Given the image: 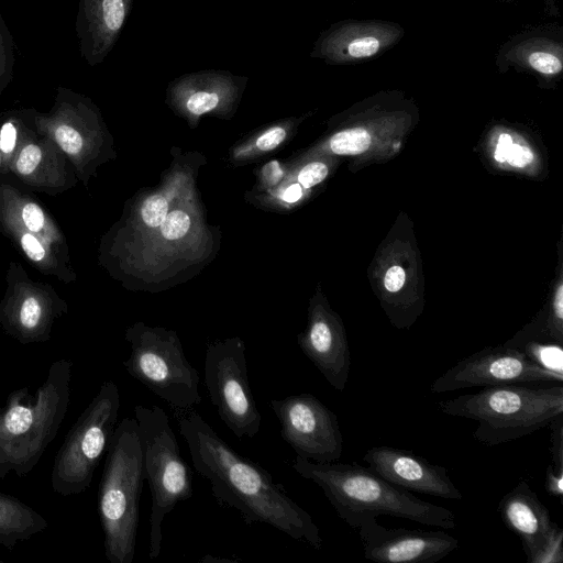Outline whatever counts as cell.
Listing matches in <instances>:
<instances>
[{"instance_id":"cell-1","label":"cell","mask_w":563,"mask_h":563,"mask_svg":"<svg viewBox=\"0 0 563 563\" xmlns=\"http://www.w3.org/2000/svg\"><path fill=\"white\" fill-rule=\"evenodd\" d=\"M195 470L210 483L222 507L235 509L251 526L266 523L316 550L322 547L318 526L271 473L239 454L196 411L179 420Z\"/></svg>"},{"instance_id":"cell-2","label":"cell","mask_w":563,"mask_h":563,"mask_svg":"<svg viewBox=\"0 0 563 563\" xmlns=\"http://www.w3.org/2000/svg\"><path fill=\"white\" fill-rule=\"evenodd\" d=\"M291 467L317 484L338 516L354 529L380 515L455 528V515L450 509L424 501L356 463H317L297 455Z\"/></svg>"},{"instance_id":"cell-3","label":"cell","mask_w":563,"mask_h":563,"mask_svg":"<svg viewBox=\"0 0 563 563\" xmlns=\"http://www.w3.org/2000/svg\"><path fill=\"white\" fill-rule=\"evenodd\" d=\"M71 371V361L57 360L34 394L21 387L0 406V478L26 476L55 439L70 401Z\"/></svg>"},{"instance_id":"cell-4","label":"cell","mask_w":563,"mask_h":563,"mask_svg":"<svg viewBox=\"0 0 563 563\" xmlns=\"http://www.w3.org/2000/svg\"><path fill=\"white\" fill-rule=\"evenodd\" d=\"M143 481L139 424L135 418H123L109 442L98 490L104 554L110 563L134 560Z\"/></svg>"},{"instance_id":"cell-5","label":"cell","mask_w":563,"mask_h":563,"mask_svg":"<svg viewBox=\"0 0 563 563\" xmlns=\"http://www.w3.org/2000/svg\"><path fill=\"white\" fill-rule=\"evenodd\" d=\"M438 407L444 415L477 421L474 438L498 445L531 434L563 416V386H492L440 401Z\"/></svg>"},{"instance_id":"cell-6","label":"cell","mask_w":563,"mask_h":563,"mask_svg":"<svg viewBox=\"0 0 563 563\" xmlns=\"http://www.w3.org/2000/svg\"><path fill=\"white\" fill-rule=\"evenodd\" d=\"M134 416L140 429L144 479L152 498L148 558L154 560L162 551L165 516L192 496V472L161 407L136 405Z\"/></svg>"},{"instance_id":"cell-7","label":"cell","mask_w":563,"mask_h":563,"mask_svg":"<svg viewBox=\"0 0 563 563\" xmlns=\"http://www.w3.org/2000/svg\"><path fill=\"white\" fill-rule=\"evenodd\" d=\"M120 391L112 380L99 391L66 434L51 473L53 490L62 496L84 493L118 423Z\"/></svg>"},{"instance_id":"cell-8","label":"cell","mask_w":563,"mask_h":563,"mask_svg":"<svg viewBox=\"0 0 563 563\" xmlns=\"http://www.w3.org/2000/svg\"><path fill=\"white\" fill-rule=\"evenodd\" d=\"M131 355L122 362L126 372L176 412L201 404L199 374L173 334L133 330L128 335Z\"/></svg>"},{"instance_id":"cell-9","label":"cell","mask_w":563,"mask_h":563,"mask_svg":"<svg viewBox=\"0 0 563 563\" xmlns=\"http://www.w3.org/2000/svg\"><path fill=\"white\" fill-rule=\"evenodd\" d=\"M205 384L222 422L239 439L254 438L262 416L249 382L245 346L239 339L211 344L205 356Z\"/></svg>"},{"instance_id":"cell-10","label":"cell","mask_w":563,"mask_h":563,"mask_svg":"<svg viewBox=\"0 0 563 563\" xmlns=\"http://www.w3.org/2000/svg\"><path fill=\"white\" fill-rule=\"evenodd\" d=\"M269 407L279 421L282 438L297 455L317 463L341 457L343 437L338 417L314 395L272 399Z\"/></svg>"},{"instance_id":"cell-11","label":"cell","mask_w":563,"mask_h":563,"mask_svg":"<svg viewBox=\"0 0 563 563\" xmlns=\"http://www.w3.org/2000/svg\"><path fill=\"white\" fill-rule=\"evenodd\" d=\"M536 382L562 383L563 374L536 364L519 347H488L459 361L435 378V394L472 387H492Z\"/></svg>"},{"instance_id":"cell-12","label":"cell","mask_w":563,"mask_h":563,"mask_svg":"<svg viewBox=\"0 0 563 563\" xmlns=\"http://www.w3.org/2000/svg\"><path fill=\"white\" fill-rule=\"evenodd\" d=\"M497 511L520 538L528 563L563 562V529L551 520L548 508L526 481L500 499Z\"/></svg>"},{"instance_id":"cell-13","label":"cell","mask_w":563,"mask_h":563,"mask_svg":"<svg viewBox=\"0 0 563 563\" xmlns=\"http://www.w3.org/2000/svg\"><path fill=\"white\" fill-rule=\"evenodd\" d=\"M364 558L377 563H434L459 548V540L444 531L385 528L377 518L357 528Z\"/></svg>"},{"instance_id":"cell-14","label":"cell","mask_w":563,"mask_h":563,"mask_svg":"<svg viewBox=\"0 0 563 563\" xmlns=\"http://www.w3.org/2000/svg\"><path fill=\"white\" fill-rule=\"evenodd\" d=\"M404 34V27L390 21L344 20L319 35L311 57L331 65L356 64L387 52Z\"/></svg>"},{"instance_id":"cell-15","label":"cell","mask_w":563,"mask_h":563,"mask_svg":"<svg viewBox=\"0 0 563 563\" xmlns=\"http://www.w3.org/2000/svg\"><path fill=\"white\" fill-rule=\"evenodd\" d=\"M367 468L388 483L406 490L444 499L461 500L462 493L442 465L391 446H374L363 456Z\"/></svg>"},{"instance_id":"cell-16","label":"cell","mask_w":563,"mask_h":563,"mask_svg":"<svg viewBox=\"0 0 563 563\" xmlns=\"http://www.w3.org/2000/svg\"><path fill=\"white\" fill-rule=\"evenodd\" d=\"M134 0H79L75 30L80 56L101 64L115 45Z\"/></svg>"},{"instance_id":"cell-17","label":"cell","mask_w":563,"mask_h":563,"mask_svg":"<svg viewBox=\"0 0 563 563\" xmlns=\"http://www.w3.org/2000/svg\"><path fill=\"white\" fill-rule=\"evenodd\" d=\"M496 64L503 73L515 69L552 81L563 71V44L543 31L517 34L501 46Z\"/></svg>"},{"instance_id":"cell-18","label":"cell","mask_w":563,"mask_h":563,"mask_svg":"<svg viewBox=\"0 0 563 563\" xmlns=\"http://www.w3.org/2000/svg\"><path fill=\"white\" fill-rule=\"evenodd\" d=\"M299 345L325 380L338 391L345 389L351 355L343 329L335 320L318 317L299 338Z\"/></svg>"},{"instance_id":"cell-19","label":"cell","mask_w":563,"mask_h":563,"mask_svg":"<svg viewBox=\"0 0 563 563\" xmlns=\"http://www.w3.org/2000/svg\"><path fill=\"white\" fill-rule=\"evenodd\" d=\"M245 82V77L228 70L208 69L183 75L169 84V91L190 114L199 117L225 103Z\"/></svg>"},{"instance_id":"cell-20","label":"cell","mask_w":563,"mask_h":563,"mask_svg":"<svg viewBox=\"0 0 563 563\" xmlns=\"http://www.w3.org/2000/svg\"><path fill=\"white\" fill-rule=\"evenodd\" d=\"M47 520L20 499L0 493V547L12 550L21 542L45 531Z\"/></svg>"},{"instance_id":"cell-21","label":"cell","mask_w":563,"mask_h":563,"mask_svg":"<svg viewBox=\"0 0 563 563\" xmlns=\"http://www.w3.org/2000/svg\"><path fill=\"white\" fill-rule=\"evenodd\" d=\"M372 134L364 126H354L336 132L330 139V148L338 155H357L367 151Z\"/></svg>"},{"instance_id":"cell-22","label":"cell","mask_w":563,"mask_h":563,"mask_svg":"<svg viewBox=\"0 0 563 563\" xmlns=\"http://www.w3.org/2000/svg\"><path fill=\"white\" fill-rule=\"evenodd\" d=\"M51 119L55 122L53 136L59 147L69 155L78 154L82 147V136L75 125L68 122L64 111L57 102L54 108V114Z\"/></svg>"},{"instance_id":"cell-23","label":"cell","mask_w":563,"mask_h":563,"mask_svg":"<svg viewBox=\"0 0 563 563\" xmlns=\"http://www.w3.org/2000/svg\"><path fill=\"white\" fill-rule=\"evenodd\" d=\"M521 350L541 367L563 374V350L561 344L530 341L525 343Z\"/></svg>"},{"instance_id":"cell-24","label":"cell","mask_w":563,"mask_h":563,"mask_svg":"<svg viewBox=\"0 0 563 563\" xmlns=\"http://www.w3.org/2000/svg\"><path fill=\"white\" fill-rule=\"evenodd\" d=\"M494 157L500 163L508 162V164L516 167L527 166L533 161V154L530 148L514 143L511 135L508 133L499 135Z\"/></svg>"},{"instance_id":"cell-25","label":"cell","mask_w":563,"mask_h":563,"mask_svg":"<svg viewBox=\"0 0 563 563\" xmlns=\"http://www.w3.org/2000/svg\"><path fill=\"white\" fill-rule=\"evenodd\" d=\"M14 62L13 38L0 12V95L12 79Z\"/></svg>"},{"instance_id":"cell-26","label":"cell","mask_w":563,"mask_h":563,"mask_svg":"<svg viewBox=\"0 0 563 563\" xmlns=\"http://www.w3.org/2000/svg\"><path fill=\"white\" fill-rule=\"evenodd\" d=\"M162 235L169 241L183 238L190 228L189 216L181 210H174L165 217L159 225Z\"/></svg>"},{"instance_id":"cell-27","label":"cell","mask_w":563,"mask_h":563,"mask_svg":"<svg viewBox=\"0 0 563 563\" xmlns=\"http://www.w3.org/2000/svg\"><path fill=\"white\" fill-rule=\"evenodd\" d=\"M168 213V202L161 195L147 198L141 209L142 219L148 227H159Z\"/></svg>"},{"instance_id":"cell-28","label":"cell","mask_w":563,"mask_h":563,"mask_svg":"<svg viewBox=\"0 0 563 563\" xmlns=\"http://www.w3.org/2000/svg\"><path fill=\"white\" fill-rule=\"evenodd\" d=\"M42 158V151L35 144H29L22 148L15 162L16 170L21 175H29L37 167Z\"/></svg>"},{"instance_id":"cell-29","label":"cell","mask_w":563,"mask_h":563,"mask_svg":"<svg viewBox=\"0 0 563 563\" xmlns=\"http://www.w3.org/2000/svg\"><path fill=\"white\" fill-rule=\"evenodd\" d=\"M328 175V167L321 162H312L301 168L298 183L303 188H311L321 183Z\"/></svg>"},{"instance_id":"cell-30","label":"cell","mask_w":563,"mask_h":563,"mask_svg":"<svg viewBox=\"0 0 563 563\" xmlns=\"http://www.w3.org/2000/svg\"><path fill=\"white\" fill-rule=\"evenodd\" d=\"M551 452L553 466L563 470V416L551 424Z\"/></svg>"},{"instance_id":"cell-31","label":"cell","mask_w":563,"mask_h":563,"mask_svg":"<svg viewBox=\"0 0 563 563\" xmlns=\"http://www.w3.org/2000/svg\"><path fill=\"white\" fill-rule=\"evenodd\" d=\"M21 217L27 230L33 233L41 232L45 224L43 210L33 202L24 205Z\"/></svg>"},{"instance_id":"cell-32","label":"cell","mask_w":563,"mask_h":563,"mask_svg":"<svg viewBox=\"0 0 563 563\" xmlns=\"http://www.w3.org/2000/svg\"><path fill=\"white\" fill-rule=\"evenodd\" d=\"M286 137V130L282 126H274L264 132L257 140L256 146L261 151H271L277 147Z\"/></svg>"},{"instance_id":"cell-33","label":"cell","mask_w":563,"mask_h":563,"mask_svg":"<svg viewBox=\"0 0 563 563\" xmlns=\"http://www.w3.org/2000/svg\"><path fill=\"white\" fill-rule=\"evenodd\" d=\"M545 489L549 495L562 498L563 496V470L549 465L545 471Z\"/></svg>"},{"instance_id":"cell-34","label":"cell","mask_w":563,"mask_h":563,"mask_svg":"<svg viewBox=\"0 0 563 563\" xmlns=\"http://www.w3.org/2000/svg\"><path fill=\"white\" fill-rule=\"evenodd\" d=\"M20 244L30 260L40 262L45 257L44 247L32 233H24L21 236Z\"/></svg>"},{"instance_id":"cell-35","label":"cell","mask_w":563,"mask_h":563,"mask_svg":"<svg viewBox=\"0 0 563 563\" xmlns=\"http://www.w3.org/2000/svg\"><path fill=\"white\" fill-rule=\"evenodd\" d=\"M18 130L13 120L5 121L0 129V150L4 154H10L16 141Z\"/></svg>"},{"instance_id":"cell-36","label":"cell","mask_w":563,"mask_h":563,"mask_svg":"<svg viewBox=\"0 0 563 563\" xmlns=\"http://www.w3.org/2000/svg\"><path fill=\"white\" fill-rule=\"evenodd\" d=\"M406 273L400 266H391L385 275L384 285L390 292L398 291L405 284Z\"/></svg>"},{"instance_id":"cell-37","label":"cell","mask_w":563,"mask_h":563,"mask_svg":"<svg viewBox=\"0 0 563 563\" xmlns=\"http://www.w3.org/2000/svg\"><path fill=\"white\" fill-rule=\"evenodd\" d=\"M301 196L302 189L300 184H292L280 194V198L289 203L298 201Z\"/></svg>"},{"instance_id":"cell-38","label":"cell","mask_w":563,"mask_h":563,"mask_svg":"<svg viewBox=\"0 0 563 563\" xmlns=\"http://www.w3.org/2000/svg\"><path fill=\"white\" fill-rule=\"evenodd\" d=\"M553 309L555 314L563 319V287L560 286L556 290L555 297H554V303Z\"/></svg>"},{"instance_id":"cell-39","label":"cell","mask_w":563,"mask_h":563,"mask_svg":"<svg viewBox=\"0 0 563 563\" xmlns=\"http://www.w3.org/2000/svg\"><path fill=\"white\" fill-rule=\"evenodd\" d=\"M266 169H268V173L265 172L267 179L269 180L272 175H274L275 181H278L282 176V170L279 169L277 162H272L266 166Z\"/></svg>"},{"instance_id":"cell-40","label":"cell","mask_w":563,"mask_h":563,"mask_svg":"<svg viewBox=\"0 0 563 563\" xmlns=\"http://www.w3.org/2000/svg\"><path fill=\"white\" fill-rule=\"evenodd\" d=\"M544 1V4H545V9L553 13V14H556L558 13V7H556V0H543Z\"/></svg>"},{"instance_id":"cell-41","label":"cell","mask_w":563,"mask_h":563,"mask_svg":"<svg viewBox=\"0 0 563 563\" xmlns=\"http://www.w3.org/2000/svg\"><path fill=\"white\" fill-rule=\"evenodd\" d=\"M0 163H1V158H0Z\"/></svg>"}]
</instances>
